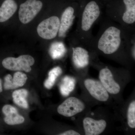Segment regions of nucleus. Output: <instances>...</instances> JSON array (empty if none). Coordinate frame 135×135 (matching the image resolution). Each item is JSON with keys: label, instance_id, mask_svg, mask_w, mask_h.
Returning a JSON list of instances; mask_svg holds the SVG:
<instances>
[{"label": "nucleus", "instance_id": "obj_5", "mask_svg": "<svg viewBox=\"0 0 135 135\" xmlns=\"http://www.w3.org/2000/svg\"><path fill=\"white\" fill-rule=\"evenodd\" d=\"M92 65L98 68L99 81L110 95L116 97L120 95L122 87L115 77L116 69L98 62V60Z\"/></svg>", "mask_w": 135, "mask_h": 135}, {"label": "nucleus", "instance_id": "obj_4", "mask_svg": "<svg viewBox=\"0 0 135 135\" xmlns=\"http://www.w3.org/2000/svg\"><path fill=\"white\" fill-rule=\"evenodd\" d=\"M71 51L73 64L77 71H86L90 65L98 60V55L89 46L73 38Z\"/></svg>", "mask_w": 135, "mask_h": 135}, {"label": "nucleus", "instance_id": "obj_6", "mask_svg": "<svg viewBox=\"0 0 135 135\" xmlns=\"http://www.w3.org/2000/svg\"><path fill=\"white\" fill-rule=\"evenodd\" d=\"M80 3L73 2L66 5L63 10L60 16V23L58 37L64 38L68 33L77 19L79 11Z\"/></svg>", "mask_w": 135, "mask_h": 135}, {"label": "nucleus", "instance_id": "obj_8", "mask_svg": "<svg viewBox=\"0 0 135 135\" xmlns=\"http://www.w3.org/2000/svg\"><path fill=\"white\" fill-rule=\"evenodd\" d=\"M34 63V59L29 55H23L17 58L7 57L2 61V65L5 69L11 71H24L26 73L31 71V66Z\"/></svg>", "mask_w": 135, "mask_h": 135}, {"label": "nucleus", "instance_id": "obj_1", "mask_svg": "<svg viewBox=\"0 0 135 135\" xmlns=\"http://www.w3.org/2000/svg\"><path fill=\"white\" fill-rule=\"evenodd\" d=\"M134 37L135 32L129 31L107 17L101 21L99 31L93 37L89 46L98 56L129 65L132 62L129 48Z\"/></svg>", "mask_w": 135, "mask_h": 135}, {"label": "nucleus", "instance_id": "obj_13", "mask_svg": "<svg viewBox=\"0 0 135 135\" xmlns=\"http://www.w3.org/2000/svg\"><path fill=\"white\" fill-rule=\"evenodd\" d=\"M27 79L26 74L19 71L15 73L13 78L12 75L8 74L4 77L3 88L5 90L17 88L24 86Z\"/></svg>", "mask_w": 135, "mask_h": 135}, {"label": "nucleus", "instance_id": "obj_9", "mask_svg": "<svg viewBox=\"0 0 135 135\" xmlns=\"http://www.w3.org/2000/svg\"><path fill=\"white\" fill-rule=\"evenodd\" d=\"M41 0H26L20 5L18 17L22 23L26 24L36 16L43 7Z\"/></svg>", "mask_w": 135, "mask_h": 135}, {"label": "nucleus", "instance_id": "obj_15", "mask_svg": "<svg viewBox=\"0 0 135 135\" xmlns=\"http://www.w3.org/2000/svg\"><path fill=\"white\" fill-rule=\"evenodd\" d=\"M2 112L5 116L4 122L8 125L14 126L24 122V118L20 115L17 109L11 105L6 104L3 107Z\"/></svg>", "mask_w": 135, "mask_h": 135}, {"label": "nucleus", "instance_id": "obj_20", "mask_svg": "<svg viewBox=\"0 0 135 135\" xmlns=\"http://www.w3.org/2000/svg\"><path fill=\"white\" fill-rule=\"evenodd\" d=\"M127 124L131 129L135 128V100L133 99L128 105L126 113Z\"/></svg>", "mask_w": 135, "mask_h": 135}, {"label": "nucleus", "instance_id": "obj_11", "mask_svg": "<svg viewBox=\"0 0 135 135\" xmlns=\"http://www.w3.org/2000/svg\"><path fill=\"white\" fill-rule=\"evenodd\" d=\"M83 83L85 89L95 100L103 103L110 101L111 96L99 80L86 78Z\"/></svg>", "mask_w": 135, "mask_h": 135}, {"label": "nucleus", "instance_id": "obj_7", "mask_svg": "<svg viewBox=\"0 0 135 135\" xmlns=\"http://www.w3.org/2000/svg\"><path fill=\"white\" fill-rule=\"evenodd\" d=\"M60 17L53 15L44 20L39 24L37 32L40 37L46 40H52L58 35Z\"/></svg>", "mask_w": 135, "mask_h": 135}, {"label": "nucleus", "instance_id": "obj_22", "mask_svg": "<svg viewBox=\"0 0 135 135\" xmlns=\"http://www.w3.org/2000/svg\"><path fill=\"white\" fill-rule=\"evenodd\" d=\"M3 91L2 81L1 79L0 78V93Z\"/></svg>", "mask_w": 135, "mask_h": 135}, {"label": "nucleus", "instance_id": "obj_16", "mask_svg": "<svg viewBox=\"0 0 135 135\" xmlns=\"http://www.w3.org/2000/svg\"><path fill=\"white\" fill-rule=\"evenodd\" d=\"M67 52L64 44L61 41H55L51 44L49 53L51 58L54 60L63 58Z\"/></svg>", "mask_w": 135, "mask_h": 135}, {"label": "nucleus", "instance_id": "obj_18", "mask_svg": "<svg viewBox=\"0 0 135 135\" xmlns=\"http://www.w3.org/2000/svg\"><path fill=\"white\" fill-rule=\"evenodd\" d=\"M28 94V91L24 89L15 90L12 94L14 103L20 107L27 109L29 107V105L26 98Z\"/></svg>", "mask_w": 135, "mask_h": 135}, {"label": "nucleus", "instance_id": "obj_14", "mask_svg": "<svg viewBox=\"0 0 135 135\" xmlns=\"http://www.w3.org/2000/svg\"><path fill=\"white\" fill-rule=\"evenodd\" d=\"M17 8L16 0H0V24L8 21Z\"/></svg>", "mask_w": 135, "mask_h": 135}, {"label": "nucleus", "instance_id": "obj_3", "mask_svg": "<svg viewBox=\"0 0 135 135\" xmlns=\"http://www.w3.org/2000/svg\"><path fill=\"white\" fill-rule=\"evenodd\" d=\"M107 17L135 32V0H114L107 3Z\"/></svg>", "mask_w": 135, "mask_h": 135}, {"label": "nucleus", "instance_id": "obj_10", "mask_svg": "<svg viewBox=\"0 0 135 135\" xmlns=\"http://www.w3.org/2000/svg\"><path fill=\"white\" fill-rule=\"evenodd\" d=\"M86 108L84 101L77 97L68 98L57 108L59 114L66 117H72L83 112Z\"/></svg>", "mask_w": 135, "mask_h": 135}, {"label": "nucleus", "instance_id": "obj_21", "mask_svg": "<svg viewBox=\"0 0 135 135\" xmlns=\"http://www.w3.org/2000/svg\"><path fill=\"white\" fill-rule=\"evenodd\" d=\"M60 135H80V133L79 132H77L76 131L73 130V129H70V130H68L66 131H64L60 133L59 134Z\"/></svg>", "mask_w": 135, "mask_h": 135}, {"label": "nucleus", "instance_id": "obj_2", "mask_svg": "<svg viewBox=\"0 0 135 135\" xmlns=\"http://www.w3.org/2000/svg\"><path fill=\"white\" fill-rule=\"evenodd\" d=\"M98 0H89L80 3L76 29L72 38L89 46L93 39L92 29L102 18V6Z\"/></svg>", "mask_w": 135, "mask_h": 135}, {"label": "nucleus", "instance_id": "obj_17", "mask_svg": "<svg viewBox=\"0 0 135 135\" xmlns=\"http://www.w3.org/2000/svg\"><path fill=\"white\" fill-rule=\"evenodd\" d=\"M75 79L74 77L66 76L63 78L59 88L60 93L64 97L68 96L75 88Z\"/></svg>", "mask_w": 135, "mask_h": 135}, {"label": "nucleus", "instance_id": "obj_19", "mask_svg": "<svg viewBox=\"0 0 135 135\" xmlns=\"http://www.w3.org/2000/svg\"><path fill=\"white\" fill-rule=\"evenodd\" d=\"M62 73V70L59 66L53 68L49 72L48 77L45 81L44 85L47 89H51L55 83L56 80Z\"/></svg>", "mask_w": 135, "mask_h": 135}, {"label": "nucleus", "instance_id": "obj_12", "mask_svg": "<svg viewBox=\"0 0 135 135\" xmlns=\"http://www.w3.org/2000/svg\"><path fill=\"white\" fill-rule=\"evenodd\" d=\"M83 127L86 135H99L103 133L107 126L105 119H96L90 116H86L82 121Z\"/></svg>", "mask_w": 135, "mask_h": 135}]
</instances>
